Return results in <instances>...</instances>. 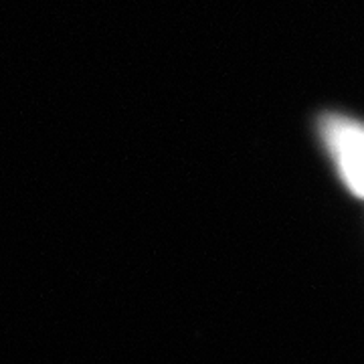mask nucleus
Returning a JSON list of instances; mask_svg holds the SVG:
<instances>
[{"instance_id":"f257e3e1","label":"nucleus","mask_w":364,"mask_h":364,"mask_svg":"<svg viewBox=\"0 0 364 364\" xmlns=\"http://www.w3.org/2000/svg\"><path fill=\"white\" fill-rule=\"evenodd\" d=\"M320 132L344 184L352 195L364 198V124L350 117L326 116Z\"/></svg>"}]
</instances>
